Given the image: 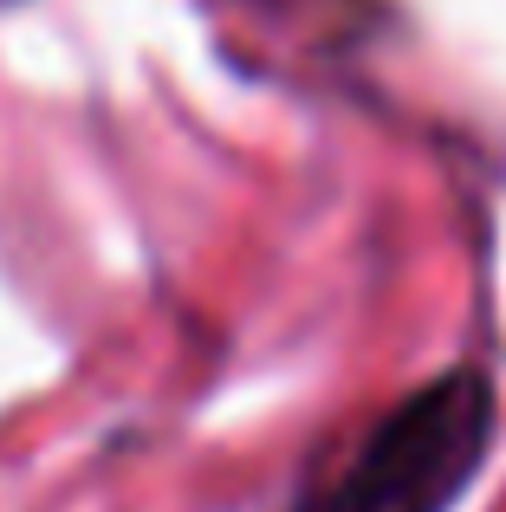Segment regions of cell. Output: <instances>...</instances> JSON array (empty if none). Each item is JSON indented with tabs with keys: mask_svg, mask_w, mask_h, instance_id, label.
<instances>
[{
	"mask_svg": "<svg viewBox=\"0 0 506 512\" xmlns=\"http://www.w3.org/2000/svg\"><path fill=\"white\" fill-rule=\"evenodd\" d=\"M494 428L500 402L487 370L455 363L383 409L299 512H455L494 448Z\"/></svg>",
	"mask_w": 506,
	"mask_h": 512,
	"instance_id": "cell-1",
	"label": "cell"
}]
</instances>
